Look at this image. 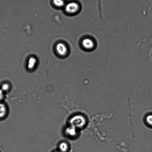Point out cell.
<instances>
[{"label":"cell","instance_id":"1","mask_svg":"<svg viewBox=\"0 0 152 152\" xmlns=\"http://www.w3.org/2000/svg\"><path fill=\"white\" fill-rule=\"evenodd\" d=\"M85 118L81 117H75L70 121L71 126L76 128H82L85 125Z\"/></svg>","mask_w":152,"mask_h":152},{"label":"cell","instance_id":"2","mask_svg":"<svg viewBox=\"0 0 152 152\" xmlns=\"http://www.w3.org/2000/svg\"><path fill=\"white\" fill-rule=\"evenodd\" d=\"M78 8V5L77 4L74 2H71L66 5L65 10L68 13H74L77 10Z\"/></svg>","mask_w":152,"mask_h":152},{"label":"cell","instance_id":"3","mask_svg":"<svg viewBox=\"0 0 152 152\" xmlns=\"http://www.w3.org/2000/svg\"><path fill=\"white\" fill-rule=\"evenodd\" d=\"M56 49L58 53L61 56L65 55L67 51L66 46L62 43H59L57 44Z\"/></svg>","mask_w":152,"mask_h":152},{"label":"cell","instance_id":"4","mask_svg":"<svg viewBox=\"0 0 152 152\" xmlns=\"http://www.w3.org/2000/svg\"><path fill=\"white\" fill-rule=\"evenodd\" d=\"M82 44L85 48L87 49H91L94 46L93 41L89 38L84 39L82 41Z\"/></svg>","mask_w":152,"mask_h":152},{"label":"cell","instance_id":"5","mask_svg":"<svg viewBox=\"0 0 152 152\" xmlns=\"http://www.w3.org/2000/svg\"><path fill=\"white\" fill-rule=\"evenodd\" d=\"M7 112V108L6 105L4 103L0 102V118L4 117Z\"/></svg>","mask_w":152,"mask_h":152},{"label":"cell","instance_id":"6","mask_svg":"<svg viewBox=\"0 0 152 152\" xmlns=\"http://www.w3.org/2000/svg\"><path fill=\"white\" fill-rule=\"evenodd\" d=\"M66 132L68 135L72 137L75 136L77 133L76 128L71 126L66 129Z\"/></svg>","mask_w":152,"mask_h":152},{"label":"cell","instance_id":"7","mask_svg":"<svg viewBox=\"0 0 152 152\" xmlns=\"http://www.w3.org/2000/svg\"><path fill=\"white\" fill-rule=\"evenodd\" d=\"M36 63V60L35 58L32 57L30 58L28 61V67L29 69H31L35 66Z\"/></svg>","mask_w":152,"mask_h":152},{"label":"cell","instance_id":"8","mask_svg":"<svg viewBox=\"0 0 152 152\" xmlns=\"http://www.w3.org/2000/svg\"><path fill=\"white\" fill-rule=\"evenodd\" d=\"M59 148L61 152H66L68 149V146L65 142H61L59 145Z\"/></svg>","mask_w":152,"mask_h":152},{"label":"cell","instance_id":"9","mask_svg":"<svg viewBox=\"0 0 152 152\" xmlns=\"http://www.w3.org/2000/svg\"><path fill=\"white\" fill-rule=\"evenodd\" d=\"M145 121L148 124L152 126V114L148 115L145 118Z\"/></svg>","mask_w":152,"mask_h":152},{"label":"cell","instance_id":"10","mask_svg":"<svg viewBox=\"0 0 152 152\" xmlns=\"http://www.w3.org/2000/svg\"><path fill=\"white\" fill-rule=\"evenodd\" d=\"M10 88V86L8 84L4 83L2 84L0 88L4 92L8 91Z\"/></svg>","mask_w":152,"mask_h":152},{"label":"cell","instance_id":"11","mask_svg":"<svg viewBox=\"0 0 152 152\" xmlns=\"http://www.w3.org/2000/svg\"><path fill=\"white\" fill-rule=\"evenodd\" d=\"M53 3L55 5L57 6H62L64 4V2L61 0H54L53 1Z\"/></svg>","mask_w":152,"mask_h":152},{"label":"cell","instance_id":"12","mask_svg":"<svg viewBox=\"0 0 152 152\" xmlns=\"http://www.w3.org/2000/svg\"><path fill=\"white\" fill-rule=\"evenodd\" d=\"M4 92L0 88V102L4 98Z\"/></svg>","mask_w":152,"mask_h":152},{"label":"cell","instance_id":"13","mask_svg":"<svg viewBox=\"0 0 152 152\" xmlns=\"http://www.w3.org/2000/svg\"><path fill=\"white\" fill-rule=\"evenodd\" d=\"M58 152V151H56V152Z\"/></svg>","mask_w":152,"mask_h":152}]
</instances>
